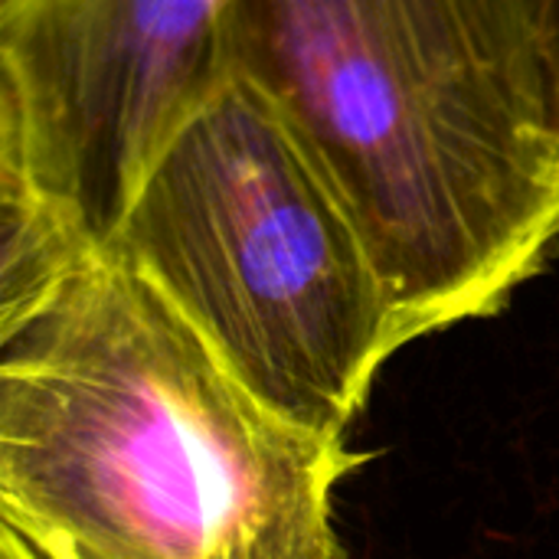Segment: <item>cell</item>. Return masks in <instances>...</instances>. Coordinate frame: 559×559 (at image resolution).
I'll return each mask as SVG.
<instances>
[{"label": "cell", "instance_id": "1", "mask_svg": "<svg viewBox=\"0 0 559 559\" xmlns=\"http://www.w3.org/2000/svg\"><path fill=\"white\" fill-rule=\"evenodd\" d=\"M229 69L350 203L403 347L498 314L559 236L550 0H233Z\"/></svg>", "mask_w": 559, "mask_h": 559}, {"label": "cell", "instance_id": "2", "mask_svg": "<svg viewBox=\"0 0 559 559\" xmlns=\"http://www.w3.org/2000/svg\"><path fill=\"white\" fill-rule=\"evenodd\" d=\"M0 354V527L39 559H344L367 455L259 400L111 246Z\"/></svg>", "mask_w": 559, "mask_h": 559}, {"label": "cell", "instance_id": "3", "mask_svg": "<svg viewBox=\"0 0 559 559\" xmlns=\"http://www.w3.org/2000/svg\"><path fill=\"white\" fill-rule=\"evenodd\" d=\"M111 249L259 400L314 432L347 436L403 350L350 203L239 72L167 141Z\"/></svg>", "mask_w": 559, "mask_h": 559}, {"label": "cell", "instance_id": "4", "mask_svg": "<svg viewBox=\"0 0 559 559\" xmlns=\"http://www.w3.org/2000/svg\"><path fill=\"white\" fill-rule=\"evenodd\" d=\"M233 0H0V164L98 249L233 72Z\"/></svg>", "mask_w": 559, "mask_h": 559}, {"label": "cell", "instance_id": "5", "mask_svg": "<svg viewBox=\"0 0 559 559\" xmlns=\"http://www.w3.org/2000/svg\"><path fill=\"white\" fill-rule=\"evenodd\" d=\"M550 29H554V52H557V75H559V0H550Z\"/></svg>", "mask_w": 559, "mask_h": 559}]
</instances>
